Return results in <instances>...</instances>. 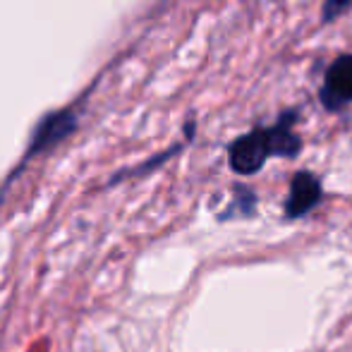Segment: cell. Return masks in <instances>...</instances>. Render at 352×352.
Segmentation results:
<instances>
[{
	"label": "cell",
	"instance_id": "cell-1",
	"mask_svg": "<svg viewBox=\"0 0 352 352\" xmlns=\"http://www.w3.org/2000/svg\"><path fill=\"white\" fill-rule=\"evenodd\" d=\"M300 108H287L271 127L256 125L247 135H240L228 146V163L237 175H256L269 158H297L302 140L295 135Z\"/></svg>",
	"mask_w": 352,
	"mask_h": 352
},
{
	"label": "cell",
	"instance_id": "cell-2",
	"mask_svg": "<svg viewBox=\"0 0 352 352\" xmlns=\"http://www.w3.org/2000/svg\"><path fill=\"white\" fill-rule=\"evenodd\" d=\"M324 201V185L311 170H297L290 180L285 204H283V216L285 221H297V218L309 216L316 206Z\"/></svg>",
	"mask_w": 352,
	"mask_h": 352
},
{
	"label": "cell",
	"instance_id": "cell-3",
	"mask_svg": "<svg viewBox=\"0 0 352 352\" xmlns=\"http://www.w3.org/2000/svg\"><path fill=\"white\" fill-rule=\"evenodd\" d=\"M319 101L329 113H338L352 103V53L336 58L324 74Z\"/></svg>",
	"mask_w": 352,
	"mask_h": 352
},
{
	"label": "cell",
	"instance_id": "cell-4",
	"mask_svg": "<svg viewBox=\"0 0 352 352\" xmlns=\"http://www.w3.org/2000/svg\"><path fill=\"white\" fill-rule=\"evenodd\" d=\"M74 130V116L70 111H63V113H53L48 116L41 125L36 127L34 132V140H32V146H29V156L38 151H46L51 148L53 144H58L60 140H65L67 135Z\"/></svg>",
	"mask_w": 352,
	"mask_h": 352
},
{
	"label": "cell",
	"instance_id": "cell-5",
	"mask_svg": "<svg viewBox=\"0 0 352 352\" xmlns=\"http://www.w3.org/2000/svg\"><path fill=\"white\" fill-rule=\"evenodd\" d=\"M256 204H259V197L252 187L240 185L237 182L232 187V201L226 211L218 213V221H230V218H252L256 213Z\"/></svg>",
	"mask_w": 352,
	"mask_h": 352
},
{
	"label": "cell",
	"instance_id": "cell-6",
	"mask_svg": "<svg viewBox=\"0 0 352 352\" xmlns=\"http://www.w3.org/2000/svg\"><path fill=\"white\" fill-rule=\"evenodd\" d=\"M348 10H352V0H326L321 8V24H331Z\"/></svg>",
	"mask_w": 352,
	"mask_h": 352
}]
</instances>
